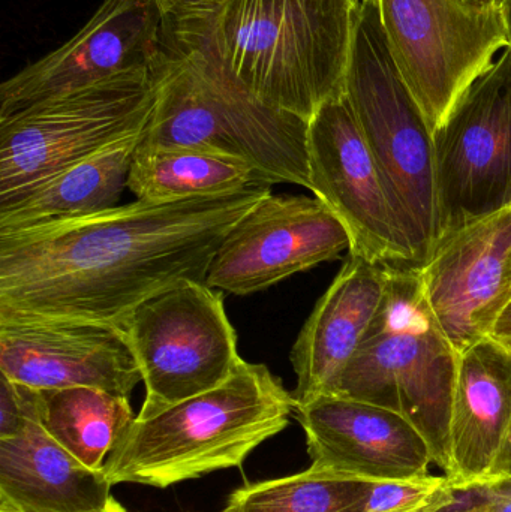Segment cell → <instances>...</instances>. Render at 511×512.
Returning a JSON list of instances; mask_svg holds the SVG:
<instances>
[{
	"instance_id": "cell-1",
	"label": "cell",
	"mask_w": 511,
	"mask_h": 512,
	"mask_svg": "<svg viewBox=\"0 0 511 512\" xmlns=\"http://www.w3.org/2000/svg\"><path fill=\"white\" fill-rule=\"evenodd\" d=\"M269 185L173 203L135 200L0 236V322L125 327L134 310L185 282L206 283L231 228Z\"/></svg>"
},
{
	"instance_id": "cell-2",
	"label": "cell",
	"mask_w": 511,
	"mask_h": 512,
	"mask_svg": "<svg viewBox=\"0 0 511 512\" xmlns=\"http://www.w3.org/2000/svg\"><path fill=\"white\" fill-rule=\"evenodd\" d=\"M362 0H225L164 14V39L195 51L270 107L311 120L345 92Z\"/></svg>"
},
{
	"instance_id": "cell-3",
	"label": "cell",
	"mask_w": 511,
	"mask_h": 512,
	"mask_svg": "<svg viewBox=\"0 0 511 512\" xmlns=\"http://www.w3.org/2000/svg\"><path fill=\"white\" fill-rule=\"evenodd\" d=\"M296 412L287 391L264 364L243 360L227 381L150 418H135L108 456L113 486L167 489L203 475L240 468Z\"/></svg>"
},
{
	"instance_id": "cell-4",
	"label": "cell",
	"mask_w": 511,
	"mask_h": 512,
	"mask_svg": "<svg viewBox=\"0 0 511 512\" xmlns=\"http://www.w3.org/2000/svg\"><path fill=\"white\" fill-rule=\"evenodd\" d=\"M156 104L141 147H183L237 159L263 185L311 191L309 120L270 107L200 54L164 39Z\"/></svg>"
},
{
	"instance_id": "cell-5",
	"label": "cell",
	"mask_w": 511,
	"mask_h": 512,
	"mask_svg": "<svg viewBox=\"0 0 511 512\" xmlns=\"http://www.w3.org/2000/svg\"><path fill=\"white\" fill-rule=\"evenodd\" d=\"M458 360L426 300L419 267H387L380 309L333 394L407 418L446 472Z\"/></svg>"
},
{
	"instance_id": "cell-6",
	"label": "cell",
	"mask_w": 511,
	"mask_h": 512,
	"mask_svg": "<svg viewBox=\"0 0 511 512\" xmlns=\"http://www.w3.org/2000/svg\"><path fill=\"white\" fill-rule=\"evenodd\" d=\"M344 93L380 168L399 236L413 265H422L440 239L434 134L390 53L377 0L360 3Z\"/></svg>"
},
{
	"instance_id": "cell-7",
	"label": "cell",
	"mask_w": 511,
	"mask_h": 512,
	"mask_svg": "<svg viewBox=\"0 0 511 512\" xmlns=\"http://www.w3.org/2000/svg\"><path fill=\"white\" fill-rule=\"evenodd\" d=\"M155 68L0 117V206L78 162L141 137L155 110Z\"/></svg>"
},
{
	"instance_id": "cell-8",
	"label": "cell",
	"mask_w": 511,
	"mask_h": 512,
	"mask_svg": "<svg viewBox=\"0 0 511 512\" xmlns=\"http://www.w3.org/2000/svg\"><path fill=\"white\" fill-rule=\"evenodd\" d=\"M393 60L429 128L509 47L495 0H377Z\"/></svg>"
},
{
	"instance_id": "cell-9",
	"label": "cell",
	"mask_w": 511,
	"mask_h": 512,
	"mask_svg": "<svg viewBox=\"0 0 511 512\" xmlns=\"http://www.w3.org/2000/svg\"><path fill=\"white\" fill-rule=\"evenodd\" d=\"M123 330L146 387L138 418L218 387L242 361L224 295L204 282L180 283L144 301Z\"/></svg>"
},
{
	"instance_id": "cell-10",
	"label": "cell",
	"mask_w": 511,
	"mask_h": 512,
	"mask_svg": "<svg viewBox=\"0 0 511 512\" xmlns=\"http://www.w3.org/2000/svg\"><path fill=\"white\" fill-rule=\"evenodd\" d=\"M440 237L511 209V48L434 131Z\"/></svg>"
},
{
	"instance_id": "cell-11",
	"label": "cell",
	"mask_w": 511,
	"mask_h": 512,
	"mask_svg": "<svg viewBox=\"0 0 511 512\" xmlns=\"http://www.w3.org/2000/svg\"><path fill=\"white\" fill-rule=\"evenodd\" d=\"M350 249V233L320 198L270 192L231 228L206 285L251 295Z\"/></svg>"
},
{
	"instance_id": "cell-12",
	"label": "cell",
	"mask_w": 511,
	"mask_h": 512,
	"mask_svg": "<svg viewBox=\"0 0 511 512\" xmlns=\"http://www.w3.org/2000/svg\"><path fill=\"white\" fill-rule=\"evenodd\" d=\"M164 51V12L155 0H104L86 26L0 86V117L45 99L152 71Z\"/></svg>"
},
{
	"instance_id": "cell-13",
	"label": "cell",
	"mask_w": 511,
	"mask_h": 512,
	"mask_svg": "<svg viewBox=\"0 0 511 512\" xmlns=\"http://www.w3.org/2000/svg\"><path fill=\"white\" fill-rule=\"evenodd\" d=\"M311 192L347 228L351 255L374 264L411 262L380 168L347 96L330 99L309 120Z\"/></svg>"
},
{
	"instance_id": "cell-14",
	"label": "cell",
	"mask_w": 511,
	"mask_h": 512,
	"mask_svg": "<svg viewBox=\"0 0 511 512\" xmlns=\"http://www.w3.org/2000/svg\"><path fill=\"white\" fill-rule=\"evenodd\" d=\"M417 267L455 351L489 339L511 301V209L444 234Z\"/></svg>"
},
{
	"instance_id": "cell-15",
	"label": "cell",
	"mask_w": 511,
	"mask_h": 512,
	"mask_svg": "<svg viewBox=\"0 0 511 512\" xmlns=\"http://www.w3.org/2000/svg\"><path fill=\"white\" fill-rule=\"evenodd\" d=\"M294 415L305 432L314 471L371 483L431 477L428 442L390 409L327 394L296 406Z\"/></svg>"
},
{
	"instance_id": "cell-16",
	"label": "cell",
	"mask_w": 511,
	"mask_h": 512,
	"mask_svg": "<svg viewBox=\"0 0 511 512\" xmlns=\"http://www.w3.org/2000/svg\"><path fill=\"white\" fill-rule=\"evenodd\" d=\"M0 375L36 390L90 387L125 397L143 382L125 330L92 322H0Z\"/></svg>"
},
{
	"instance_id": "cell-17",
	"label": "cell",
	"mask_w": 511,
	"mask_h": 512,
	"mask_svg": "<svg viewBox=\"0 0 511 512\" xmlns=\"http://www.w3.org/2000/svg\"><path fill=\"white\" fill-rule=\"evenodd\" d=\"M387 267L350 254L315 304L290 354L297 378L296 406L335 391L380 309Z\"/></svg>"
},
{
	"instance_id": "cell-18",
	"label": "cell",
	"mask_w": 511,
	"mask_h": 512,
	"mask_svg": "<svg viewBox=\"0 0 511 512\" xmlns=\"http://www.w3.org/2000/svg\"><path fill=\"white\" fill-rule=\"evenodd\" d=\"M511 430V351L492 339L459 354L449 433L450 484L494 477Z\"/></svg>"
},
{
	"instance_id": "cell-19",
	"label": "cell",
	"mask_w": 511,
	"mask_h": 512,
	"mask_svg": "<svg viewBox=\"0 0 511 512\" xmlns=\"http://www.w3.org/2000/svg\"><path fill=\"white\" fill-rule=\"evenodd\" d=\"M113 484L57 444L39 421L0 439V512H107Z\"/></svg>"
},
{
	"instance_id": "cell-20",
	"label": "cell",
	"mask_w": 511,
	"mask_h": 512,
	"mask_svg": "<svg viewBox=\"0 0 511 512\" xmlns=\"http://www.w3.org/2000/svg\"><path fill=\"white\" fill-rule=\"evenodd\" d=\"M141 137L78 162L17 200L0 206V236L117 207L128 188L132 159Z\"/></svg>"
},
{
	"instance_id": "cell-21",
	"label": "cell",
	"mask_w": 511,
	"mask_h": 512,
	"mask_svg": "<svg viewBox=\"0 0 511 512\" xmlns=\"http://www.w3.org/2000/svg\"><path fill=\"white\" fill-rule=\"evenodd\" d=\"M258 182L251 167L183 147H141L132 159L128 189L135 200L173 203L191 198L233 194Z\"/></svg>"
},
{
	"instance_id": "cell-22",
	"label": "cell",
	"mask_w": 511,
	"mask_h": 512,
	"mask_svg": "<svg viewBox=\"0 0 511 512\" xmlns=\"http://www.w3.org/2000/svg\"><path fill=\"white\" fill-rule=\"evenodd\" d=\"M137 415L129 397L90 387L39 390V423L75 459L102 469Z\"/></svg>"
},
{
	"instance_id": "cell-23",
	"label": "cell",
	"mask_w": 511,
	"mask_h": 512,
	"mask_svg": "<svg viewBox=\"0 0 511 512\" xmlns=\"http://www.w3.org/2000/svg\"><path fill=\"white\" fill-rule=\"evenodd\" d=\"M375 483L308 471L246 484L221 512H366Z\"/></svg>"
},
{
	"instance_id": "cell-24",
	"label": "cell",
	"mask_w": 511,
	"mask_h": 512,
	"mask_svg": "<svg viewBox=\"0 0 511 512\" xmlns=\"http://www.w3.org/2000/svg\"><path fill=\"white\" fill-rule=\"evenodd\" d=\"M419 512H511V477L495 475L467 484L446 480Z\"/></svg>"
},
{
	"instance_id": "cell-25",
	"label": "cell",
	"mask_w": 511,
	"mask_h": 512,
	"mask_svg": "<svg viewBox=\"0 0 511 512\" xmlns=\"http://www.w3.org/2000/svg\"><path fill=\"white\" fill-rule=\"evenodd\" d=\"M446 477H431L417 481L375 483L366 512H419L428 505Z\"/></svg>"
},
{
	"instance_id": "cell-26",
	"label": "cell",
	"mask_w": 511,
	"mask_h": 512,
	"mask_svg": "<svg viewBox=\"0 0 511 512\" xmlns=\"http://www.w3.org/2000/svg\"><path fill=\"white\" fill-rule=\"evenodd\" d=\"M39 421V390L0 375V439L23 432Z\"/></svg>"
},
{
	"instance_id": "cell-27",
	"label": "cell",
	"mask_w": 511,
	"mask_h": 512,
	"mask_svg": "<svg viewBox=\"0 0 511 512\" xmlns=\"http://www.w3.org/2000/svg\"><path fill=\"white\" fill-rule=\"evenodd\" d=\"M489 339L494 340L498 345L504 346V348L511 351V301L507 304L504 312L501 313L500 318H498Z\"/></svg>"
},
{
	"instance_id": "cell-28",
	"label": "cell",
	"mask_w": 511,
	"mask_h": 512,
	"mask_svg": "<svg viewBox=\"0 0 511 512\" xmlns=\"http://www.w3.org/2000/svg\"><path fill=\"white\" fill-rule=\"evenodd\" d=\"M164 14L182 11V9L201 8V6L219 5L225 0H155Z\"/></svg>"
},
{
	"instance_id": "cell-29",
	"label": "cell",
	"mask_w": 511,
	"mask_h": 512,
	"mask_svg": "<svg viewBox=\"0 0 511 512\" xmlns=\"http://www.w3.org/2000/svg\"><path fill=\"white\" fill-rule=\"evenodd\" d=\"M495 475H507V477H511V430L506 445H504L503 453H501L500 462H498Z\"/></svg>"
},
{
	"instance_id": "cell-30",
	"label": "cell",
	"mask_w": 511,
	"mask_h": 512,
	"mask_svg": "<svg viewBox=\"0 0 511 512\" xmlns=\"http://www.w3.org/2000/svg\"><path fill=\"white\" fill-rule=\"evenodd\" d=\"M501 15H503L504 24H506L507 38H509V47L511 48V0H495Z\"/></svg>"
},
{
	"instance_id": "cell-31",
	"label": "cell",
	"mask_w": 511,
	"mask_h": 512,
	"mask_svg": "<svg viewBox=\"0 0 511 512\" xmlns=\"http://www.w3.org/2000/svg\"><path fill=\"white\" fill-rule=\"evenodd\" d=\"M122 508V505H120L116 499H113V502H111L110 508H108L107 512H122Z\"/></svg>"
},
{
	"instance_id": "cell-32",
	"label": "cell",
	"mask_w": 511,
	"mask_h": 512,
	"mask_svg": "<svg viewBox=\"0 0 511 512\" xmlns=\"http://www.w3.org/2000/svg\"><path fill=\"white\" fill-rule=\"evenodd\" d=\"M122 512H128V511H126L125 508H122Z\"/></svg>"
}]
</instances>
